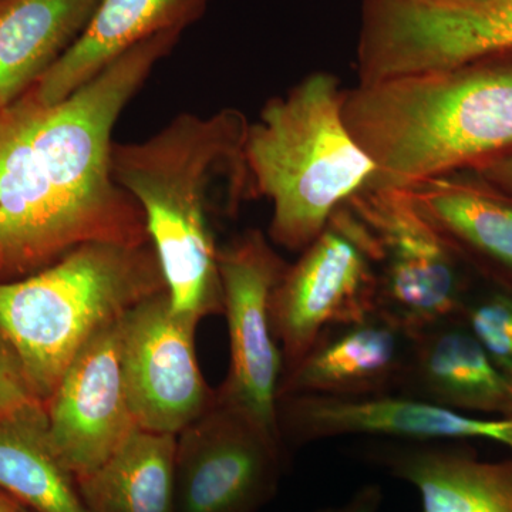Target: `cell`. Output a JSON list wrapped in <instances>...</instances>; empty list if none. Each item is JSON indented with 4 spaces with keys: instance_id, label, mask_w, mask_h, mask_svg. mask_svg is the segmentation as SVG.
I'll list each match as a JSON object with an SVG mask.
<instances>
[{
    "instance_id": "6da1fadb",
    "label": "cell",
    "mask_w": 512,
    "mask_h": 512,
    "mask_svg": "<svg viewBox=\"0 0 512 512\" xmlns=\"http://www.w3.org/2000/svg\"><path fill=\"white\" fill-rule=\"evenodd\" d=\"M181 35L138 43L59 103L28 92L0 109V282L90 242H150L143 211L111 173L113 130Z\"/></svg>"
},
{
    "instance_id": "7a4b0ae2",
    "label": "cell",
    "mask_w": 512,
    "mask_h": 512,
    "mask_svg": "<svg viewBox=\"0 0 512 512\" xmlns=\"http://www.w3.org/2000/svg\"><path fill=\"white\" fill-rule=\"evenodd\" d=\"M248 127L237 109L183 113L147 140L111 148V173L143 211L171 309L197 325L224 313L214 220L254 198Z\"/></svg>"
},
{
    "instance_id": "3957f363",
    "label": "cell",
    "mask_w": 512,
    "mask_h": 512,
    "mask_svg": "<svg viewBox=\"0 0 512 512\" xmlns=\"http://www.w3.org/2000/svg\"><path fill=\"white\" fill-rule=\"evenodd\" d=\"M342 114L376 164L369 187L407 188L512 156V52L357 83Z\"/></svg>"
},
{
    "instance_id": "277c9868",
    "label": "cell",
    "mask_w": 512,
    "mask_h": 512,
    "mask_svg": "<svg viewBox=\"0 0 512 512\" xmlns=\"http://www.w3.org/2000/svg\"><path fill=\"white\" fill-rule=\"evenodd\" d=\"M343 92L335 74L312 73L249 123L245 157L254 197L271 202L269 238L288 251L309 247L377 177L343 120Z\"/></svg>"
},
{
    "instance_id": "5b68a950",
    "label": "cell",
    "mask_w": 512,
    "mask_h": 512,
    "mask_svg": "<svg viewBox=\"0 0 512 512\" xmlns=\"http://www.w3.org/2000/svg\"><path fill=\"white\" fill-rule=\"evenodd\" d=\"M167 291L150 242H90L42 271L0 282V333L43 404L101 329Z\"/></svg>"
},
{
    "instance_id": "8992f818",
    "label": "cell",
    "mask_w": 512,
    "mask_h": 512,
    "mask_svg": "<svg viewBox=\"0 0 512 512\" xmlns=\"http://www.w3.org/2000/svg\"><path fill=\"white\" fill-rule=\"evenodd\" d=\"M346 207L375 264L379 312L413 336L463 320L474 274L414 210L406 192L366 187Z\"/></svg>"
},
{
    "instance_id": "52a82bcc",
    "label": "cell",
    "mask_w": 512,
    "mask_h": 512,
    "mask_svg": "<svg viewBox=\"0 0 512 512\" xmlns=\"http://www.w3.org/2000/svg\"><path fill=\"white\" fill-rule=\"evenodd\" d=\"M377 311L375 264L345 204L296 264L288 265L272 295V326L284 373L301 362L325 330Z\"/></svg>"
},
{
    "instance_id": "ba28073f",
    "label": "cell",
    "mask_w": 512,
    "mask_h": 512,
    "mask_svg": "<svg viewBox=\"0 0 512 512\" xmlns=\"http://www.w3.org/2000/svg\"><path fill=\"white\" fill-rule=\"evenodd\" d=\"M284 470L281 436L217 399L177 434V512H259L275 497Z\"/></svg>"
},
{
    "instance_id": "9c48e42d",
    "label": "cell",
    "mask_w": 512,
    "mask_h": 512,
    "mask_svg": "<svg viewBox=\"0 0 512 512\" xmlns=\"http://www.w3.org/2000/svg\"><path fill=\"white\" fill-rule=\"evenodd\" d=\"M288 265L258 229L245 231L218 251L231 359L217 399L252 414L279 436L284 357L272 326L271 303Z\"/></svg>"
},
{
    "instance_id": "30bf717a",
    "label": "cell",
    "mask_w": 512,
    "mask_h": 512,
    "mask_svg": "<svg viewBox=\"0 0 512 512\" xmlns=\"http://www.w3.org/2000/svg\"><path fill=\"white\" fill-rule=\"evenodd\" d=\"M195 329L175 315L167 291L121 316V369L140 429L177 436L217 402L198 365Z\"/></svg>"
},
{
    "instance_id": "8fae6325",
    "label": "cell",
    "mask_w": 512,
    "mask_h": 512,
    "mask_svg": "<svg viewBox=\"0 0 512 512\" xmlns=\"http://www.w3.org/2000/svg\"><path fill=\"white\" fill-rule=\"evenodd\" d=\"M120 319L86 343L45 404L50 443L74 477L100 467L137 427L121 369Z\"/></svg>"
},
{
    "instance_id": "7c38bea8",
    "label": "cell",
    "mask_w": 512,
    "mask_h": 512,
    "mask_svg": "<svg viewBox=\"0 0 512 512\" xmlns=\"http://www.w3.org/2000/svg\"><path fill=\"white\" fill-rule=\"evenodd\" d=\"M278 427L282 441L293 446L363 434L406 441L490 440L512 450V416L478 419L403 394L363 399L281 397Z\"/></svg>"
},
{
    "instance_id": "4fadbf2b",
    "label": "cell",
    "mask_w": 512,
    "mask_h": 512,
    "mask_svg": "<svg viewBox=\"0 0 512 512\" xmlns=\"http://www.w3.org/2000/svg\"><path fill=\"white\" fill-rule=\"evenodd\" d=\"M380 45L396 74L446 70L512 52V0H386Z\"/></svg>"
},
{
    "instance_id": "5bb4252c",
    "label": "cell",
    "mask_w": 512,
    "mask_h": 512,
    "mask_svg": "<svg viewBox=\"0 0 512 512\" xmlns=\"http://www.w3.org/2000/svg\"><path fill=\"white\" fill-rule=\"evenodd\" d=\"M413 339L412 333L379 311L333 326L282 375L278 400L302 394L338 399L400 394Z\"/></svg>"
},
{
    "instance_id": "9a60e30c",
    "label": "cell",
    "mask_w": 512,
    "mask_h": 512,
    "mask_svg": "<svg viewBox=\"0 0 512 512\" xmlns=\"http://www.w3.org/2000/svg\"><path fill=\"white\" fill-rule=\"evenodd\" d=\"M414 210L474 275L512 293V195L473 170L407 188Z\"/></svg>"
},
{
    "instance_id": "2e32d148",
    "label": "cell",
    "mask_w": 512,
    "mask_h": 512,
    "mask_svg": "<svg viewBox=\"0 0 512 512\" xmlns=\"http://www.w3.org/2000/svg\"><path fill=\"white\" fill-rule=\"evenodd\" d=\"M212 0H100L89 25L29 90L43 104L59 103L131 47L197 22Z\"/></svg>"
},
{
    "instance_id": "e0dca14e",
    "label": "cell",
    "mask_w": 512,
    "mask_h": 512,
    "mask_svg": "<svg viewBox=\"0 0 512 512\" xmlns=\"http://www.w3.org/2000/svg\"><path fill=\"white\" fill-rule=\"evenodd\" d=\"M400 394L461 413L512 416V380L463 320L440 323L414 336Z\"/></svg>"
},
{
    "instance_id": "ac0fdd59",
    "label": "cell",
    "mask_w": 512,
    "mask_h": 512,
    "mask_svg": "<svg viewBox=\"0 0 512 512\" xmlns=\"http://www.w3.org/2000/svg\"><path fill=\"white\" fill-rule=\"evenodd\" d=\"M375 458L416 488L421 512H512V458L483 461L454 441L392 444Z\"/></svg>"
},
{
    "instance_id": "d6986e66",
    "label": "cell",
    "mask_w": 512,
    "mask_h": 512,
    "mask_svg": "<svg viewBox=\"0 0 512 512\" xmlns=\"http://www.w3.org/2000/svg\"><path fill=\"white\" fill-rule=\"evenodd\" d=\"M100 0H5L0 5V109L30 89L76 42Z\"/></svg>"
},
{
    "instance_id": "ffe728a7",
    "label": "cell",
    "mask_w": 512,
    "mask_h": 512,
    "mask_svg": "<svg viewBox=\"0 0 512 512\" xmlns=\"http://www.w3.org/2000/svg\"><path fill=\"white\" fill-rule=\"evenodd\" d=\"M175 434L136 427L100 467L74 477L90 512H177Z\"/></svg>"
},
{
    "instance_id": "44dd1931",
    "label": "cell",
    "mask_w": 512,
    "mask_h": 512,
    "mask_svg": "<svg viewBox=\"0 0 512 512\" xmlns=\"http://www.w3.org/2000/svg\"><path fill=\"white\" fill-rule=\"evenodd\" d=\"M0 490L33 512H90L50 443L45 404L0 416Z\"/></svg>"
},
{
    "instance_id": "7402d4cb",
    "label": "cell",
    "mask_w": 512,
    "mask_h": 512,
    "mask_svg": "<svg viewBox=\"0 0 512 512\" xmlns=\"http://www.w3.org/2000/svg\"><path fill=\"white\" fill-rule=\"evenodd\" d=\"M463 322L512 380V293L493 286L490 292L471 296Z\"/></svg>"
},
{
    "instance_id": "603a6c76",
    "label": "cell",
    "mask_w": 512,
    "mask_h": 512,
    "mask_svg": "<svg viewBox=\"0 0 512 512\" xmlns=\"http://www.w3.org/2000/svg\"><path fill=\"white\" fill-rule=\"evenodd\" d=\"M42 403L33 393L15 350L0 333V416Z\"/></svg>"
},
{
    "instance_id": "cb8c5ba5",
    "label": "cell",
    "mask_w": 512,
    "mask_h": 512,
    "mask_svg": "<svg viewBox=\"0 0 512 512\" xmlns=\"http://www.w3.org/2000/svg\"><path fill=\"white\" fill-rule=\"evenodd\" d=\"M382 498V488L379 485H363L346 503L316 512H377L382 504Z\"/></svg>"
},
{
    "instance_id": "d4e9b609",
    "label": "cell",
    "mask_w": 512,
    "mask_h": 512,
    "mask_svg": "<svg viewBox=\"0 0 512 512\" xmlns=\"http://www.w3.org/2000/svg\"><path fill=\"white\" fill-rule=\"evenodd\" d=\"M471 170L476 171L478 175H481L485 181L493 184L494 187L512 195V156L491 161V163L471 168Z\"/></svg>"
},
{
    "instance_id": "484cf974",
    "label": "cell",
    "mask_w": 512,
    "mask_h": 512,
    "mask_svg": "<svg viewBox=\"0 0 512 512\" xmlns=\"http://www.w3.org/2000/svg\"><path fill=\"white\" fill-rule=\"evenodd\" d=\"M19 505L15 498L0 493V512H15Z\"/></svg>"
},
{
    "instance_id": "4316f807",
    "label": "cell",
    "mask_w": 512,
    "mask_h": 512,
    "mask_svg": "<svg viewBox=\"0 0 512 512\" xmlns=\"http://www.w3.org/2000/svg\"><path fill=\"white\" fill-rule=\"evenodd\" d=\"M440 2H448V3H481L487 2V0H440Z\"/></svg>"
},
{
    "instance_id": "83f0119b",
    "label": "cell",
    "mask_w": 512,
    "mask_h": 512,
    "mask_svg": "<svg viewBox=\"0 0 512 512\" xmlns=\"http://www.w3.org/2000/svg\"><path fill=\"white\" fill-rule=\"evenodd\" d=\"M15 512H33L30 511L29 508H26L25 505L20 504L18 508H16Z\"/></svg>"
},
{
    "instance_id": "f1b7e54d",
    "label": "cell",
    "mask_w": 512,
    "mask_h": 512,
    "mask_svg": "<svg viewBox=\"0 0 512 512\" xmlns=\"http://www.w3.org/2000/svg\"><path fill=\"white\" fill-rule=\"evenodd\" d=\"M3 2H5V0H0V5H2Z\"/></svg>"
}]
</instances>
